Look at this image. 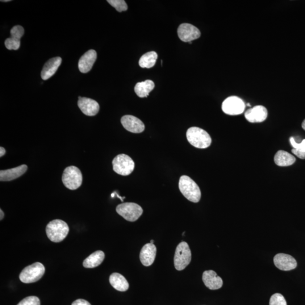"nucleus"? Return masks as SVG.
Returning a JSON list of instances; mask_svg holds the SVG:
<instances>
[{"instance_id":"15","label":"nucleus","mask_w":305,"mask_h":305,"mask_svg":"<svg viewBox=\"0 0 305 305\" xmlns=\"http://www.w3.org/2000/svg\"><path fill=\"white\" fill-rule=\"evenodd\" d=\"M156 254V245L151 243L146 244L142 248L140 254V260L142 264L144 266H151L155 260Z\"/></svg>"},{"instance_id":"9","label":"nucleus","mask_w":305,"mask_h":305,"mask_svg":"<svg viewBox=\"0 0 305 305\" xmlns=\"http://www.w3.org/2000/svg\"><path fill=\"white\" fill-rule=\"evenodd\" d=\"M245 104L241 99L237 96H230L223 102L221 108L224 113L230 115H239L244 112Z\"/></svg>"},{"instance_id":"21","label":"nucleus","mask_w":305,"mask_h":305,"mask_svg":"<svg viewBox=\"0 0 305 305\" xmlns=\"http://www.w3.org/2000/svg\"><path fill=\"white\" fill-rule=\"evenodd\" d=\"M105 258V254L101 250H98L89 257H88L83 262V265L85 268H95L101 265Z\"/></svg>"},{"instance_id":"17","label":"nucleus","mask_w":305,"mask_h":305,"mask_svg":"<svg viewBox=\"0 0 305 305\" xmlns=\"http://www.w3.org/2000/svg\"><path fill=\"white\" fill-rule=\"evenodd\" d=\"M203 281L204 285L211 290H219L223 286L222 279L217 275L214 271H204Z\"/></svg>"},{"instance_id":"7","label":"nucleus","mask_w":305,"mask_h":305,"mask_svg":"<svg viewBox=\"0 0 305 305\" xmlns=\"http://www.w3.org/2000/svg\"><path fill=\"white\" fill-rule=\"evenodd\" d=\"M115 172L122 176L130 175L134 170L135 162L132 159L125 154L116 156L112 162Z\"/></svg>"},{"instance_id":"29","label":"nucleus","mask_w":305,"mask_h":305,"mask_svg":"<svg viewBox=\"0 0 305 305\" xmlns=\"http://www.w3.org/2000/svg\"><path fill=\"white\" fill-rule=\"evenodd\" d=\"M24 30L21 26H15L11 28L10 31L11 37L12 38L20 40L24 35Z\"/></svg>"},{"instance_id":"14","label":"nucleus","mask_w":305,"mask_h":305,"mask_svg":"<svg viewBox=\"0 0 305 305\" xmlns=\"http://www.w3.org/2000/svg\"><path fill=\"white\" fill-rule=\"evenodd\" d=\"M78 105L83 114L87 116H95L98 114L100 105L95 100L79 96Z\"/></svg>"},{"instance_id":"23","label":"nucleus","mask_w":305,"mask_h":305,"mask_svg":"<svg viewBox=\"0 0 305 305\" xmlns=\"http://www.w3.org/2000/svg\"><path fill=\"white\" fill-rule=\"evenodd\" d=\"M154 87H155V85L151 80L139 82L137 83L135 87V92L139 98H147L149 95L150 92L154 90Z\"/></svg>"},{"instance_id":"5","label":"nucleus","mask_w":305,"mask_h":305,"mask_svg":"<svg viewBox=\"0 0 305 305\" xmlns=\"http://www.w3.org/2000/svg\"><path fill=\"white\" fill-rule=\"evenodd\" d=\"M45 267L42 263L36 262L28 266L22 271L19 275L20 281L29 284L39 281L45 273Z\"/></svg>"},{"instance_id":"1","label":"nucleus","mask_w":305,"mask_h":305,"mask_svg":"<svg viewBox=\"0 0 305 305\" xmlns=\"http://www.w3.org/2000/svg\"><path fill=\"white\" fill-rule=\"evenodd\" d=\"M180 191L184 196L190 202L197 203L202 198V192L197 184L190 177L183 175L179 182Z\"/></svg>"},{"instance_id":"25","label":"nucleus","mask_w":305,"mask_h":305,"mask_svg":"<svg viewBox=\"0 0 305 305\" xmlns=\"http://www.w3.org/2000/svg\"><path fill=\"white\" fill-rule=\"evenodd\" d=\"M290 143L294 148L292 150V152L297 157L304 160L305 159V139L303 140L300 143H298L294 137H291Z\"/></svg>"},{"instance_id":"16","label":"nucleus","mask_w":305,"mask_h":305,"mask_svg":"<svg viewBox=\"0 0 305 305\" xmlns=\"http://www.w3.org/2000/svg\"><path fill=\"white\" fill-rule=\"evenodd\" d=\"M97 59V53L95 50L91 49L87 51L79 61L78 68L82 73L90 72Z\"/></svg>"},{"instance_id":"24","label":"nucleus","mask_w":305,"mask_h":305,"mask_svg":"<svg viewBox=\"0 0 305 305\" xmlns=\"http://www.w3.org/2000/svg\"><path fill=\"white\" fill-rule=\"evenodd\" d=\"M158 58L156 52H149L142 56L139 60V65L142 68L150 69L155 65Z\"/></svg>"},{"instance_id":"37","label":"nucleus","mask_w":305,"mask_h":305,"mask_svg":"<svg viewBox=\"0 0 305 305\" xmlns=\"http://www.w3.org/2000/svg\"><path fill=\"white\" fill-rule=\"evenodd\" d=\"M247 105L250 106V103H247Z\"/></svg>"},{"instance_id":"10","label":"nucleus","mask_w":305,"mask_h":305,"mask_svg":"<svg viewBox=\"0 0 305 305\" xmlns=\"http://www.w3.org/2000/svg\"><path fill=\"white\" fill-rule=\"evenodd\" d=\"M178 35L179 39L184 42L190 43L199 38L201 36V32L194 25L183 23L178 27Z\"/></svg>"},{"instance_id":"30","label":"nucleus","mask_w":305,"mask_h":305,"mask_svg":"<svg viewBox=\"0 0 305 305\" xmlns=\"http://www.w3.org/2000/svg\"><path fill=\"white\" fill-rule=\"evenodd\" d=\"M17 305H40V301L36 296H30L22 300Z\"/></svg>"},{"instance_id":"6","label":"nucleus","mask_w":305,"mask_h":305,"mask_svg":"<svg viewBox=\"0 0 305 305\" xmlns=\"http://www.w3.org/2000/svg\"><path fill=\"white\" fill-rule=\"evenodd\" d=\"M192 254L189 244L183 241L176 249L174 256V266L178 271H182L189 265L191 261Z\"/></svg>"},{"instance_id":"32","label":"nucleus","mask_w":305,"mask_h":305,"mask_svg":"<svg viewBox=\"0 0 305 305\" xmlns=\"http://www.w3.org/2000/svg\"><path fill=\"white\" fill-rule=\"evenodd\" d=\"M6 153V150L3 147L0 148V157H2Z\"/></svg>"},{"instance_id":"36","label":"nucleus","mask_w":305,"mask_h":305,"mask_svg":"<svg viewBox=\"0 0 305 305\" xmlns=\"http://www.w3.org/2000/svg\"><path fill=\"white\" fill-rule=\"evenodd\" d=\"M150 243L153 244L154 243V240H150Z\"/></svg>"},{"instance_id":"18","label":"nucleus","mask_w":305,"mask_h":305,"mask_svg":"<svg viewBox=\"0 0 305 305\" xmlns=\"http://www.w3.org/2000/svg\"><path fill=\"white\" fill-rule=\"evenodd\" d=\"M62 63V58L56 57L51 58L45 64L42 71H41V77L43 80H48L55 74Z\"/></svg>"},{"instance_id":"34","label":"nucleus","mask_w":305,"mask_h":305,"mask_svg":"<svg viewBox=\"0 0 305 305\" xmlns=\"http://www.w3.org/2000/svg\"><path fill=\"white\" fill-rule=\"evenodd\" d=\"M302 127L304 129V130L305 131V119L304 120V122H303Z\"/></svg>"},{"instance_id":"26","label":"nucleus","mask_w":305,"mask_h":305,"mask_svg":"<svg viewBox=\"0 0 305 305\" xmlns=\"http://www.w3.org/2000/svg\"><path fill=\"white\" fill-rule=\"evenodd\" d=\"M107 1L118 12L126 11L128 9L127 3L124 0H107Z\"/></svg>"},{"instance_id":"19","label":"nucleus","mask_w":305,"mask_h":305,"mask_svg":"<svg viewBox=\"0 0 305 305\" xmlns=\"http://www.w3.org/2000/svg\"><path fill=\"white\" fill-rule=\"evenodd\" d=\"M27 166L22 165L16 168L1 170L0 171V181L1 182H9L13 181L21 177L27 170Z\"/></svg>"},{"instance_id":"4","label":"nucleus","mask_w":305,"mask_h":305,"mask_svg":"<svg viewBox=\"0 0 305 305\" xmlns=\"http://www.w3.org/2000/svg\"><path fill=\"white\" fill-rule=\"evenodd\" d=\"M62 181L67 189L70 190H77L82 185L83 175L77 167L70 166L65 169Z\"/></svg>"},{"instance_id":"31","label":"nucleus","mask_w":305,"mask_h":305,"mask_svg":"<svg viewBox=\"0 0 305 305\" xmlns=\"http://www.w3.org/2000/svg\"><path fill=\"white\" fill-rule=\"evenodd\" d=\"M72 305H91L87 301L83 299H78L75 301Z\"/></svg>"},{"instance_id":"28","label":"nucleus","mask_w":305,"mask_h":305,"mask_svg":"<svg viewBox=\"0 0 305 305\" xmlns=\"http://www.w3.org/2000/svg\"><path fill=\"white\" fill-rule=\"evenodd\" d=\"M5 45L7 49L18 50L20 46V40L10 37L5 40Z\"/></svg>"},{"instance_id":"33","label":"nucleus","mask_w":305,"mask_h":305,"mask_svg":"<svg viewBox=\"0 0 305 305\" xmlns=\"http://www.w3.org/2000/svg\"><path fill=\"white\" fill-rule=\"evenodd\" d=\"M0 213H1V218H0V219H1V220H2L3 218L4 217V213L3 212V211L1 209L0 210Z\"/></svg>"},{"instance_id":"27","label":"nucleus","mask_w":305,"mask_h":305,"mask_svg":"<svg viewBox=\"0 0 305 305\" xmlns=\"http://www.w3.org/2000/svg\"><path fill=\"white\" fill-rule=\"evenodd\" d=\"M270 305H287L284 296L280 294H275L271 297Z\"/></svg>"},{"instance_id":"2","label":"nucleus","mask_w":305,"mask_h":305,"mask_svg":"<svg viewBox=\"0 0 305 305\" xmlns=\"http://www.w3.org/2000/svg\"><path fill=\"white\" fill-rule=\"evenodd\" d=\"M69 227L65 221L60 219L53 220L48 224L46 233L49 239L53 242H60L68 236Z\"/></svg>"},{"instance_id":"20","label":"nucleus","mask_w":305,"mask_h":305,"mask_svg":"<svg viewBox=\"0 0 305 305\" xmlns=\"http://www.w3.org/2000/svg\"><path fill=\"white\" fill-rule=\"evenodd\" d=\"M109 282L112 287L117 291L125 292L128 290L129 283L123 275L113 273L110 276Z\"/></svg>"},{"instance_id":"3","label":"nucleus","mask_w":305,"mask_h":305,"mask_svg":"<svg viewBox=\"0 0 305 305\" xmlns=\"http://www.w3.org/2000/svg\"><path fill=\"white\" fill-rule=\"evenodd\" d=\"M187 138L192 146L199 149L207 148L211 144V138L209 134L199 127H193L188 129Z\"/></svg>"},{"instance_id":"35","label":"nucleus","mask_w":305,"mask_h":305,"mask_svg":"<svg viewBox=\"0 0 305 305\" xmlns=\"http://www.w3.org/2000/svg\"><path fill=\"white\" fill-rule=\"evenodd\" d=\"M1 2H9L10 0H1Z\"/></svg>"},{"instance_id":"11","label":"nucleus","mask_w":305,"mask_h":305,"mask_svg":"<svg viewBox=\"0 0 305 305\" xmlns=\"http://www.w3.org/2000/svg\"><path fill=\"white\" fill-rule=\"evenodd\" d=\"M274 262L278 269L283 271H290L298 266L295 259L289 254L279 253L274 257Z\"/></svg>"},{"instance_id":"12","label":"nucleus","mask_w":305,"mask_h":305,"mask_svg":"<svg viewBox=\"0 0 305 305\" xmlns=\"http://www.w3.org/2000/svg\"><path fill=\"white\" fill-rule=\"evenodd\" d=\"M121 123L126 130L132 133H141L145 129V125L143 122L140 119L133 115L123 116L121 118Z\"/></svg>"},{"instance_id":"13","label":"nucleus","mask_w":305,"mask_h":305,"mask_svg":"<svg viewBox=\"0 0 305 305\" xmlns=\"http://www.w3.org/2000/svg\"><path fill=\"white\" fill-rule=\"evenodd\" d=\"M268 115L267 108L262 105H258L249 108L245 112L246 120L250 123H261L265 121Z\"/></svg>"},{"instance_id":"8","label":"nucleus","mask_w":305,"mask_h":305,"mask_svg":"<svg viewBox=\"0 0 305 305\" xmlns=\"http://www.w3.org/2000/svg\"><path fill=\"white\" fill-rule=\"evenodd\" d=\"M118 214L127 221H136L143 214V210L139 204L133 203H126L119 204L116 208Z\"/></svg>"},{"instance_id":"22","label":"nucleus","mask_w":305,"mask_h":305,"mask_svg":"<svg viewBox=\"0 0 305 305\" xmlns=\"http://www.w3.org/2000/svg\"><path fill=\"white\" fill-rule=\"evenodd\" d=\"M296 161V158L290 153L279 150L274 157V162L279 166L286 167L293 165Z\"/></svg>"}]
</instances>
